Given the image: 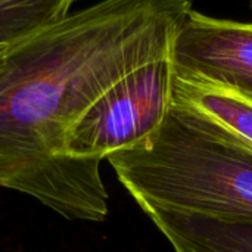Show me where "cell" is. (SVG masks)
I'll list each match as a JSON object with an SVG mask.
<instances>
[{"mask_svg": "<svg viewBox=\"0 0 252 252\" xmlns=\"http://www.w3.org/2000/svg\"><path fill=\"white\" fill-rule=\"evenodd\" d=\"M74 0H0V46L13 44L69 13Z\"/></svg>", "mask_w": 252, "mask_h": 252, "instance_id": "7", "label": "cell"}, {"mask_svg": "<svg viewBox=\"0 0 252 252\" xmlns=\"http://www.w3.org/2000/svg\"><path fill=\"white\" fill-rule=\"evenodd\" d=\"M173 78L171 55L128 72L71 128L66 154L103 161L112 152L146 140L170 111Z\"/></svg>", "mask_w": 252, "mask_h": 252, "instance_id": "3", "label": "cell"}, {"mask_svg": "<svg viewBox=\"0 0 252 252\" xmlns=\"http://www.w3.org/2000/svg\"><path fill=\"white\" fill-rule=\"evenodd\" d=\"M171 62L176 77L214 84L252 102V22L192 9L174 38Z\"/></svg>", "mask_w": 252, "mask_h": 252, "instance_id": "4", "label": "cell"}, {"mask_svg": "<svg viewBox=\"0 0 252 252\" xmlns=\"http://www.w3.org/2000/svg\"><path fill=\"white\" fill-rule=\"evenodd\" d=\"M4 47H6V46H0V52H1V50H3Z\"/></svg>", "mask_w": 252, "mask_h": 252, "instance_id": "8", "label": "cell"}, {"mask_svg": "<svg viewBox=\"0 0 252 252\" xmlns=\"http://www.w3.org/2000/svg\"><path fill=\"white\" fill-rule=\"evenodd\" d=\"M171 103L196 114L217 134L252 152V102L223 87L173 78Z\"/></svg>", "mask_w": 252, "mask_h": 252, "instance_id": "5", "label": "cell"}, {"mask_svg": "<svg viewBox=\"0 0 252 252\" xmlns=\"http://www.w3.org/2000/svg\"><path fill=\"white\" fill-rule=\"evenodd\" d=\"M190 0H102L0 52V188L68 220L103 221L99 159L65 151L77 121L123 77L170 56Z\"/></svg>", "mask_w": 252, "mask_h": 252, "instance_id": "1", "label": "cell"}, {"mask_svg": "<svg viewBox=\"0 0 252 252\" xmlns=\"http://www.w3.org/2000/svg\"><path fill=\"white\" fill-rule=\"evenodd\" d=\"M176 252H252V223L145 208Z\"/></svg>", "mask_w": 252, "mask_h": 252, "instance_id": "6", "label": "cell"}, {"mask_svg": "<svg viewBox=\"0 0 252 252\" xmlns=\"http://www.w3.org/2000/svg\"><path fill=\"white\" fill-rule=\"evenodd\" d=\"M142 210L252 223V152L171 103L142 143L105 158Z\"/></svg>", "mask_w": 252, "mask_h": 252, "instance_id": "2", "label": "cell"}]
</instances>
